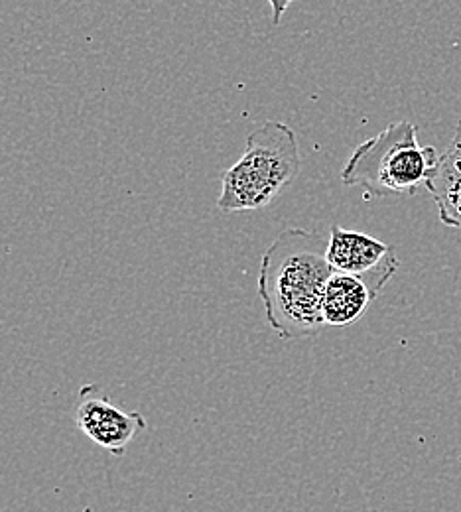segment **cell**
Listing matches in <instances>:
<instances>
[{
  "instance_id": "obj_1",
  "label": "cell",
  "mask_w": 461,
  "mask_h": 512,
  "mask_svg": "<svg viewBox=\"0 0 461 512\" xmlns=\"http://www.w3.org/2000/svg\"><path fill=\"white\" fill-rule=\"evenodd\" d=\"M328 243L306 229L282 231L266 249L259 272V298L268 325L280 339L318 335L324 327L322 300L333 270Z\"/></svg>"
},
{
  "instance_id": "obj_2",
  "label": "cell",
  "mask_w": 461,
  "mask_h": 512,
  "mask_svg": "<svg viewBox=\"0 0 461 512\" xmlns=\"http://www.w3.org/2000/svg\"><path fill=\"white\" fill-rule=\"evenodd\" d=\"M436 162V148L418 142V127L400 121L353 150L341 182L371 197H412L426 188Z\"/></svg>"
},
{
  "instance_id": "obj_3",
  "label": "cell",
  "mask_w": 461,
  "mask_h": 512,
  "mask_svg": "<svg viewBox=\"0 0 461 512\" xmlns=\"http://www.w3.org/2000/svg\"><path fill=\"white\" fill-rule=\"evenodd\" d=\"M302 158L296 132L268 121L247 136L243 156L223 174L217 207L223 213L259 211L294 182Z\"/></svg>"
},
{
  "instance_id": "obj_4",
  "label": "cell",
  "mask_w": 461,
  "mask_h": 512,
  "mask_svg": "<svg viewBox=\"0 0 461 512\" xmlns=\"http://www.w3.org/2000/svg\"><path fill=\"white\" fill-rule=\"evenodd\" d=\"M77 428L99 448L123 457L146 420L140 412H125L111 402L99 384H83L75 406Z\"/></svg>"
},
{
  "instance_id": "obj_5",
  "label": "cell",
  "mask_w": 461,
  "mask_h": 512,
  "mask_svg": "<svg viewBox=\"0 0 461 512\" xmlns=\"http://www.w3.org/2000/svg\"><path fill=\"white\" fill-rule=\"evenodd\" d=\"M326 260L333 272L365 278L377 294L385 290L400 266L393 247L339 225L330 229Z\"/></svg>"
},
{
  "instance_id": "obj_6",
  "label": "cell",
  "mask_w": 461,
  "mask_h": 512,
  "mask_svg": "<svg viewBox=\"0 0 461 512\" xmlns=\"http://www.w3.org/2000/svg\"><path fill=\"white\" fill-rule=\"evenodd\" d=\"M426 190L438 207L440 223L450 229H461V119L446 152L438 156Z\"/></svg>"
},
{
  "instance_id": "obj_7",
  "label": "cell",
  "mask_w": 461,
  "mask_h": 512,
  "mask_svg": "<svg viewBox=\"0 0 461 512\" xmlns=\"http://www.w3.org/2000/svg\"><path fill=\"white\" fill-rule=\"evenodd\" d=\"M377 298L379 294L365 278L333 272L322 300L324 321L331 327L353 325L367 314Z\"/></svg>"
},
{
  "instance_id": "obj_8",
  "label": "cell",
  "mask_w": 461,
  "mask_h": 512,
  "mask_svg": "<svg viewBox=\"0 0 461 512\" xmlns=\"http://www.w3.org/2000/svg\"><path fill=\"white\" fill-rule=\"evenodd\" d=\"M294 0H268L270 4V10H272V24L278 26L282 22V16L286 14V10L290 8Z\"/></svg>"
},
{
  "instance_id": "obj_9",
  "label": "cell",
  "mask_w": 461,
  "mask_h": 512,
  "mask_svg": "<svg viewBox=\"0 0 461 512\" xmlns=\"http://www.w3.org/2000/svg\"><path fill=\"white\" fill-rule=\"evenodd\" d=\"M83 512H93V509H91V507H85V509H83Z\"/></svg>"
}]
</instances>
